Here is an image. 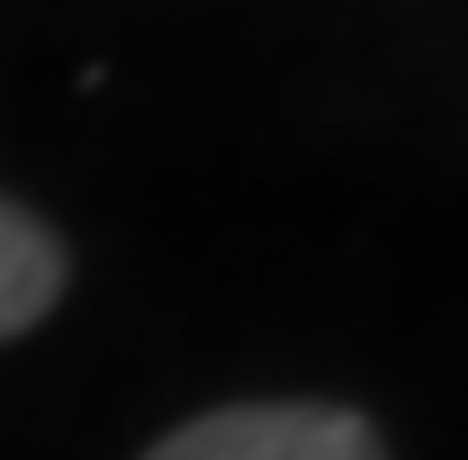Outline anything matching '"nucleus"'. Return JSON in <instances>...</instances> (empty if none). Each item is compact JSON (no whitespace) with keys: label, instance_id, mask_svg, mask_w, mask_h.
I'll list each match as a JSON object with an SVG mask.
<instances>
[{"label":"nucleus","instance_id":"nucleus-1","mask_svg":"<svg viewBox=\"0 0 468 460\" xmlns=\"http://www.w3.org/2000/svg\"><path fill=\"white\" fill-rule=\"evenodd\" d=\"M148 460H387L370 420L346 403H222L173 428Z\"/></svg>","mask_w":468,"mask_h":460},{"label":"nucleus","instance_id":"nucleus-2","mask_svg":"<svg viewBox=\"0 0 468 460\" xmlns=\"http://www.w3.org/2000/svg\"><path fill=\"white\" fill-rule=\"evenodd\" d=\"M66 296V247L16 198H0V337H25Z\"/></svg>","mask_w":468,"mask_h":460}]
</instances>
